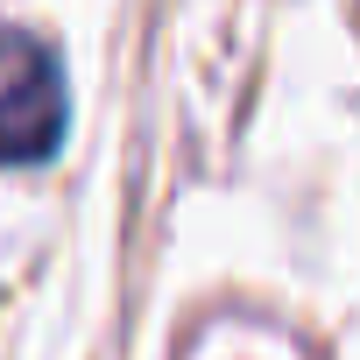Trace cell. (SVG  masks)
Listing matches in <instances>:
<instances>
[{
	"mask_svg": "<svg viewBox=\"0 0 360 360\" xmlns=\"http://www.w3.org/2000/svg\"><path fill=\"white\" fill-rule=\"evenodd\" d=\"M64 71L57 57L22 36L0 29V162H50L64 141Z\"/></svg>",
	"mask_w": 360,
	"mask_h": 360,
	"instance_id": "1",
	"label": "cell"
}]
</instances>
